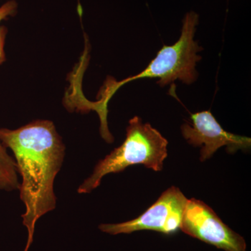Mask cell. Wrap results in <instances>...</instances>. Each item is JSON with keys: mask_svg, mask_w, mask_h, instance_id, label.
Returning a JSON list of instances; mask_svg holds the SVG:
<instances>
[{"mask_svg": "<svg viewBox=\"0 0 251 251\" xmlns=\"http://www.w3.org/2000/svg\"><path fill=\"white\" fill-rule=\"evenodd\" d=\"M191 119V124L181 126V133L190 145L202 148L201 161L211 158L222 147H227L231 153L251 148L250 138L226 131L209 110L192 114Z\"/></svg>", "mask_w": 251, "mask_h": 251, "instance_id": "obj_6", "label": "cell"}, {"mask_svg": "<svg viewBox=\"0 0 251 251\" xmlns=\"http://www.w3.org/2000/svg\"><path fill=\"white\" fill-rule=\"evenodd\" d=\"M0 141L14 153L22 176L20 197L26 207L22 218L28 231L24 251H28L36 223L55 208L54 181L62 166L65 146L54 124L48 120H36L15 130L0 128Z\"/></svg>", "mask_w": 251, "mask_h": 251, "instance_id": "obj_1", "label": "cell"}, {"mask_svg": "<svg viewBox=\"0 0 251 251\" xmlns=\"http://www.w3.org/2000/svg\"><path fill=\"white\" fill-rule=\"evenodd\" d=\"M180 229L185 234L225 251H247V243L199 200H188Z\"/></svg>", "mask_w": 251, "mask_h": 251, "instance_id": "obj_5", "label": "cell"}, {"mask_svg": "<svg viewBox=\"0 0 251 251\" xmlns=\"http://www.w3.org/2000/svg\"><path fill=\"white\" fill-rule=\"evenodd\" d=\"M188 201L179 188L172 186L136 219L121 224H101L99 228L112 235L140 230L156 231L168 235L175 234L181 227Z\"/></svg>", "mask_w": 251, "mask_h": 251, "instance_id": "obj_4", "label": "cell"}, {"mask_svg": "<svg viewBox=\"0 0 251 251\" xmlns=\"http://www.w3.org/2000/svg\"><path fill=\"white\" fill-rule=\"evenodd\" d=\"M168 140L150 124L143 123L139 117H133L127 126L124 143L97 163L92 175L79 186L77 192H92L100 185L104 176L121 173L133 165L162 171L168 156Z\"/></svg>", "mask_w": 251, "mask_h": 251, "instance_id": "obj_2", "label": "cell"}, {"mask_svg": "<svg viewBox=\"0 0 251 251\" xmlns=\"http://www.w3.org/2000/svg\"><path fill=\"white\" fill-rule=\"evenodd\" d=\"M198 23V14L193 11L188 12L183 19L179 40L173 45L163 46L156 57L140 74L121 82L111 84L108 91L103 94V99L105 103H108L109 99L119 87L130 81L158 78L157 83L163 87L173 83L175 80H180L183 83L190 85L197 80L196 64L202 59L198 52L202 49L194 40Z\"/></svg>", "mask_w": 251, "mask_h": 251, "instance_id": "obj_3", "label": "cell"}, {"mask_svg": "<svg viewBox=\"0 0 251 251\" xmlns=\"http://www.w3.org/2000/svg\"><path fill=\"white\" fill-rule=\"evenodd\" d=\"M17 173L16 161L0 141V190H19L21 183L18 181Z\"/></svg>", "mask_w": 251, "mask_h": 251, "instance_id": "obj_7", "label": "cell"}, {"mask_svg": "<svg viewBox=\"0 0 251 251\" xmlns=\"http://www.w3.org/2000/svg\"><path fill=\"white\" fill-rule=\"evenodd\" d=\"M7 29L4 26H0V64H2L6 59L4 52L5 39H6Z\"/></svg>", "mask_w": 251, "mask_h": 251, "instance_id": "obj_9", "label": "cell"}, {"mask_svg": "<svg viewBox=\"0 0 251 251\" xmlns=\"http://www.w3.org/2000/svg\"><path fill=\"white\" fill-rule=\"evenodd\" d=\"M17 9V4L14 0L7 1L0 7V22L9 16H12Z\"/></svg>", "mask_w": 251, "mask_h": 251, "instance_id": "obj_8", "label": "cell"}]
</instances>
